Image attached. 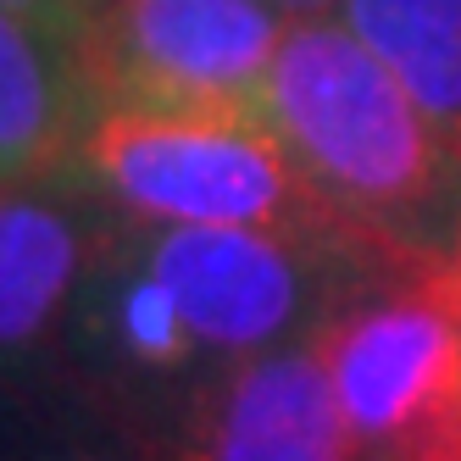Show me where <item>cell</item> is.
Listing matches in <instances>:
<instances>
[{"mask_svg":"<svg viewBox=\"0 0 461 461\" xmlns=\"http://www.w3.org/2000/svg\"><path fill=\"white\" fill-rule=\"evenodd\" d=\"M261 112L378 261L422 273L461 256V156L339 17L289 23Z\"/></svg>","mask_w":461,"mask_h":461,"instance_id":"cell-1","label":"cell"},{"mask_svg":"<svg viewBox=\"0 0 461 461\" xmlns=\"http://www.w3.org/2000/svg\"><path fill=\"white\" fill-rule=\"evenodd\" d=\"M73 173L128 222L278 228L361 245L261 106H95Z\"/></svg>","mask_w":461,"mask_h":461,"instance_id":"cell-2","label":"cell"},{"mask_svg":"<svg viewBox=\"0 0 461 461\" xmlns=\"http://www.w3.org/2000/svg\"><path fill=\"white\" fill-rule=\"evenodd\" d=\"M140 261L173 289L212 367L306 339L350 301L356 273L389 267L350 240H306L278 228H173L128 222Z\"/></svg>","mask_w":461,"mask_h":461,"instance_id":"cell-3","label":"cell"},{"mask_svg":"<svg viewBox=\"0 0 461 461\" xmlns=\"http://www.w3.org/2000/svg\"><path fill=\"white\" fill-rule=\"evenodd\" d=\"M317 350L361 456L389 461L461 422V306L428 273L345 301Z\"/></svg>","mask_w":461,"mask_h":461,"instance_id":"cell-4","label":"cell"},{"mask_svg":"<svg viewBox=\"0 0 461 461\" xmlns=\"http://www.w3.org/2000/svg\"><path fill=\"white\" fill-rule=\"evenodd\" d=\"M289 23L273 0H112L84 34L95 106H261Z\"/></svg>","mask_w":461,"mask_h":461,"instance_id":"cell-5","label":"cell"},{"mask_svg":"<svg viewBox=\"0 0 461 461\" xmlns=\"http://www.w3.org/2000/svg\"><path fill=\"white\" fill-rule=\"evenodd\" d=\"M112 228L117 212L73 167L0 184V389H40L61 367L73 306Z\"/></svg>","mask_w":461,"mask_h":461,"instance_id":"cell-6","label":"cell"},{"mask_svg":"<svg viewBox=\"0 0 461 461\" xmlns=\"http://www.w3.org/2000/svg\"><path fill=\"white\" fill-rule=\"evenodd\" d=\"M61 361L78 367L95 406L101 401H128V406L167 401L173 422L217 378L212 356L201 350L194 328L184 322V312L173 301V289L140 261L122 217L73 306Z\"/></svg>","mask_w":461,"mask_h":461,"instance_id":"cell-7","label":"cell"},{"mask_svg":"<svg viewBox=\"0 0 461 461\" xmlns=\"http://www.w3.org/2000/svg\"><path fill=\"white\" fill-rule=\"evenodd\" d=\"M156 450L161 461H361L317 334L222 367Z\"/></svg>","mask_w":461,"mask_h":461,"instance_id":"cell-8","label":"cell"},{"mask_svg":"<svg viewBox=\"0 0 461 461\" xmlns=\"http://www.w3.org/2000/svg\"><path fill=\"white\" fill-rule=\"evenodd\" d=\"M95 112L84 40L0 12V184H28L73 167Z\"/></svg>","mask_w":461,"mask_h":461,"instance_id":"cell-9","label":"cell"},{"mask_svg":"<svg viewBox=\"0 0 461 461\" xmlns=\"http://www.w3.org/2000/svg\"><path fill=\"white\" fill-rule=\"evenodd\" d=\"M461 156V0H345L334 12Z\"/></svg>","mask_w":461,"mask_h":461,"instance_id":"cell-10","label":"cell"},{"mask_svg":"<svg viewBox=\"0 0 461 461\" xmlns=\"http://www.w3.org/2000/svg\"><path fill=\"white\" fill-rule=\"evenodd\" d=\"M6 428H0V461H161L145 450L140 434L112 422L106 406L73 401V406H28L23 389H6Z\"/></svg>","mask_w":461,"mask_h":461,"instance_id":"cell-11","label":"cell"},{"mask_svg":"<svg viewBox=\"0 0 461 461\" xmlns=\"http://www.w3.org/2000/svg\"><path fill=\"white\" fill-rule=\"evenodd\" d=\"M0 12L34 17V23L56 28V34H73V40H84L89 23H95V6H89V0H0Z\"/></svg>","mask_w":461,"mask_h":461,"instance_id":"cell-12","label":"cell"},{"mask_svg":"<svg viewBox=\"0 0 461 461\" xmlns=\"http://www.w3.org/2000/svg\"><path fill=\"white\" fill-rule=\"evenodd\" d=\"M389 461H461V422L445 428V434H428L422 445L401 450V456H389Z\"/></svg>","mask_w":461,"mask_h":461,"instance_id":"cell-13","label":"cell"},{"mask_svg":"<svg viewBox=\"0 0 461 461\" xmlns=\"http://www.w3.org/2000/svg\"><path fill=\"white\" fill-rule=\"evenodd\" d=\"M422 273H428V278H434V284H439V289L450 294V301L461 306V256H450V261H439V267H422Z\"/></svg>","mask_w":461,"mask_h":461,"instance_id":"cell-14","label":"cell"},{"mask_svg":"<svg viewBox=\"0 0 461 461\" xmlns=\"http://www.w3.org/2000/svg\"><path fill=\"white\" fill-rule=\"evenodd\" d=\"M278 12H289V17H334L345 0H273Z\"/></svg>","mask_w":461,"mask_h":461,"instance_id":"cell-15","label":"cell"},{"mask_svg":"<svg viewBox=\"0 0 461 461\" xmlns=\"http://www.w3.org/2000/svg\"><path fill=\"white\" fill-rule=\"evenodd\" d=\"M89 6H95V12H101V6H112V0H89Z\"/></svg>","mask_w":461,"mask_h":461,"instance_id":"cell-16","label":"cell"}]
</instances>
